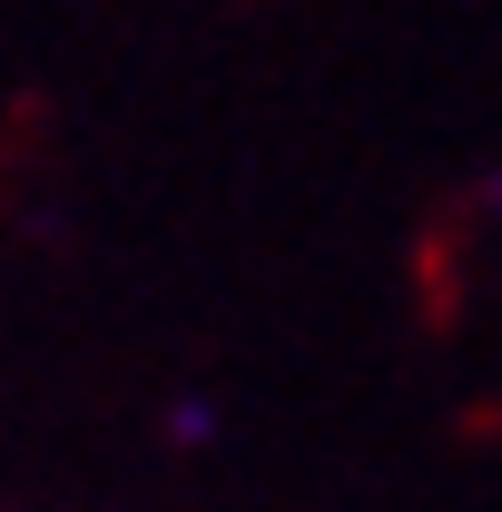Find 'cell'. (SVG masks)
I'll list each match as a JSON object with an SVG mask.
<instances>
[{
  "instance_id": "obj_1",
  "label": "cell",
  "mask_w": 502,
  "mask_h": 512,
  "mask_svg": "<svg viewBox=\"0 0 502 512\" xmlns=\"http://www.w3.org/2000/svg\"><path fill=\"white\" fill-rule=\"evenodd\" d=\"M168 444H217V414H207V404H178V414H168Z\"/></svg>"
}]
</instances>
